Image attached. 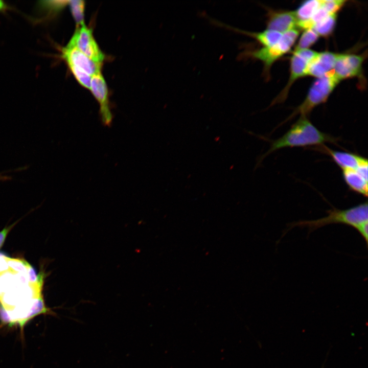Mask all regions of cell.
<instances>
[{
    "instance_id": "obj_1",
    "label": "cell",
    "mask_w": 368,
    "mask_h": 368,
    "mask_svg": "<svg viewBox=\"0 0 368 368\" xmlns=\"http://www.w3.org/2000/svg\"><path fill=\"white\" fill-rule=\"evenodd\" d=\"M43 277L26 261L0 254V319L23 328L35 316L50 313L41 294Z\"/></svg>"
},
{
    "instance_id": "obj_2",
    "label": "cell",
    "mask_w": 368,
    "mask_h": 368,
    "mask_svg": "<svg viewBox=\"0 0 368 368\" xmlns=\"http://www.w3.org/2000/svg\"><path fill=\"white\" fill-rule=\"evenodd\" d=\"M368 204L367 201L345 210L335 208L327 211L328 215L314 220H301L290 223L288 230L294 227H307L309 233L327 225L344 224L357 229L367 245Z\"/></svg>"
},
{
    "instance_id": "obj_3",
    "label": "cell",
    "mask_w": 368,
    "mask_h": 368,
    "mask_svg": "<svg viewBox=\"0 0 368 368\" xmlns=\"http://www.w3.org/2000/svg\"><path fill=\"white\" fill-rule=\"evenodd\" d=\"M338 139L318 130L307 118L301 117L281 137L271 142L264 156L278 149L286 147L322 146L329 142L336 143Z\"/></svg>"
},
{
    "instance_id": "obj_4",
    "label": "cell",
    "mask_w": 368,
    "mask_h": 368,
    "mask_svg": "<svg viewBox=\"0 0 368 368\" xmlns=\"http://www.w3.org/2000/svg\"><path fill=\"white\" fill-rule=\"evenodd\" d=\"M298 34L297 29L289 30L282 34L280 40L273 46L254 50L244 48L239 54L238 58L240 60L251 58L262 61L264 64L265 74L267 75L272 64L290 50Z\"/></svg>"
},
{
    "instance_id": "obj_5",
    "label": "cell",
    "mask_w": 368,
    "mask_h": 368,
    "mask_svg": "<svg viewBox=\"0 0 368 368\" xmlns=\"http://www.w3.org/2000/svg\"><path fill=\"white\" fill-rule=\"evenodd\" d=\"M333 72L317 78L312 84L306 98L287 119L289 120L297 114L306 117L317 105L325 103L340 82Z\"/></svg>"
},
{
    "instance_id": "obj_6",
    "label": "cell",
    "mask_w": 368,
    "mask_h": 368,
    "mask_svg": "<svg viewBox=\"0 0 368 368\" xmlns=\"http://www.w3.org/2000/svg\"><path fill=\"white\" fill-rule=\"evenodd\" d=\"M317 52L310 49L293 51L290 59V76L286 86L272 102L271 105L283 102L287 98L292 84L298 78L306 76L309 62L317 55Z\"/></svg>"
},
{
    "instance_id": "obj_7",
    "label": "cell",
    "mask_w": 368,
    "mask_h": 368,
    "mask_svg": "<svg viewBox=\"0 0 368 368\" xmlns=\"http://www.w3.org/2000/svg\"><path fill=\"white\" fill-rule=\"evenodd\" d=\"M68 44L76 47L95 62L102 64L104 60V54L96 41L92 30L85 24L77 29Z\"/></svg>"
},
{
    "instance_id": "obj_8",
    "label": "cell",
    "mask_w": 368,
    "mask_h": 368,
    "mask_svg": "<svg viewBox=\"0 0 368 368\" xmlns=\"http://www.w3.org/2000/svg\"><path fill=\"white\" fill-rule=\"evenodd\" d=\"M100 105V114L102 124L110 127L113 119L108 99V88L101 73L91 76L90 89Z\"/></svg>"
},
{
    "instance_id": "obj_9",
    "label": "cell",
    "mask_w": 368,
    "mask_h": 368,
    "mask_svg": "<svg viewBox=\"0 0 368 368\" xmlns=\"http://www.w3.org/2000/svg\"><path fill=\"white\" fill-rule=\"evenodd\" d=\"M364 56L354 54H338L333 71L340 80L359 77L362 73Z\"/></svg>"
},
{
    "instance_id": "obj_10",
    "label": "cell",
    "mask_w": 368,
    "mask_h": 368,
    "mask_svg": "<svg viewBox=\"0 0 368 368\" xmlns=\"http://www.w3.org/2000/svg\"><path fill=\"white\" fill-rule=\"evenodd\" d=\"M61 53L67 65L82 70L90 76L101 73L102 64L95 62L76 47L67 44L62 49Z\"/></svg>"
},
{
    "instance_id": "obj_11",
    "label": "cell",
    "mask_w": 368,
    "mask_h": 368,
    "mask_svg": "<svg viewBox=\"0 0 368 368\" xmlns=\"http://www.w3.org/2000/svg\"><path fill=\"white\" fill-rule=\"evenodd\" d=\"M338 55L328 51L318 53L308 64L306 76L318 78L331 72L334 69Z\"/></svg>"
},
{
    "instance_id": "obj_12",
    "label": "cell",
    "mask_w": 368,
    "mask_h": 368,
    "mask_svg": "<svg viewBox=\"0 0 368 368\" xmlns=\"http://www.w3.org/2000/svg\"><path fill=\"white\" fill-rule=\"evenodd\" d=\"M363 165L356 169L342 170V177L348 187L352 191L365 197L367 196V166Z\"/></svg>"
},
{
    "instance_id": "obj_13",
    "label": "cell",
    "mask_w": 368,
    "mask_h": 368,
    "mask_svg": "<svg viewBox=\"0 0 368 368\" xmlns=\"http://www.w3.org/2000/svg\"><path fill=\"white\" fill-rule=\"evenodd\" d=\"M297 22L294 11H269L267 29L284 33L291 30L297 29Z\"/></svg>"
},
{
    "instance_id": "obj_14",
    "label": "cell",
    "mask_w": 368,
    "mask_h": 368,
    "mask_svg": "<svg viewBox=\"0 0 368 368\" xmlns=\"http://www.w3.org/2000/svg\"><path fill=\"white\" fill-rule=\"evenodd\" d=\"M320 150L330 155L342 170L356 169L368 164L367 158L361 156L353 153L333 150L324 145L320 146Z\"/></svg>"
},
{
    "instance_id": "obj_15",
    "label": "cell",
    "mask_w": 368,
    "mask_h": 368,
    "mask_svg": "<svg viewBox=\"0 0 368 368\" xmlns=\"http://www.w3.org/2000/svg\"><path fill=\"white\" fill-rule=\"evenodd\" d=\"M321 0H310L303 2L294 11L297 21L310 19L320 8Z\"/></svg>"
},
{
    "instance_id": "obj_16",
    "label": "cell",
    "mask_w": 368,
    "mask_h": 368,
    "mask_svg": "<svg viewBox=\"0 0 368 368\" xmlns=\"http://www.w3.org/2000/svg\"><path fill=\"white\" fill-rule=\"evenodd\" d=\"M336 14L328 15L326 17L315 24L312 29L319 36L326 37L333 31L336 22Z\"/></svg>"
},
{
    "instance_id": "obj_17",
    "label": "cell",
    "mask_w": 368,
    "mask_h": 368,
    "mask_svg": "<svg viewBox=\"0 0 368 368\" xmlns=\"http://www.w3.org/2000/svg\"><path fill=\"white\" fill-rule=\"evenodd\" d=\"M318 37L319 35L313 29L305 30L295 47L294 51L308 49L318 40Z\"/></svg>"
},
{
    "instance_id": "obj_18",
    "label": "cell",
    "mask_w": 368,
    "mask_h": 368,
    "mask_svg": "<svg viewBox=\"0 0 368 368\" xmlns=\"http://www.w3.org/2000/svg\"><path fill=\"white\" fill-rule=\"evenodd\" d=\"M71 13L77 25H84L85 2L83 1H70L68 2Z\"/></svg>"
},
{
    "instance_id": "obj_19",
    "label": "cell",
    "mask_w": 368,
    "mask_h": 368,
    "mask_svg": "<svg viewBox=\"0 0 368 368\" xmlns=\"http://www.w3.org/2000/svg\"><path fill=\"white\" fill-rule=\"evenodd\" d=\"M68 66L77 81L85 88L90 89L91 77L76 67L72 65Z\"/></svg>"
},
{
    "instance_id": "obj_20",
    "label": "cell",
    "mask_w": 368,
    "mask_h": 368,
    "mask_svg": "<svg viewBox=\"0 0 368 368\" xmlns=\"http://www.w3.org/2000/svg\"><path fill=\"white\" fill-rule=\"evenodd\" d=\"M69 1H41L39 4L40 8L44 11L47 10L49 14H54L61 11L68 4Z\"/></svg>"
},
{
    "instance_id": "obj_21",
    "label": "cell",
    "mask_w": 368,
    "mask_h": 368,
    "mask_svg": "<svg viewBox=\"0 0 368 368\" xmlns=\"http://www.w3.org/2000/svg\"><path fill=\"white\" fill-rule=\"evenodd\" d=\"M346 2L343 0H321L320 7L329 14H336Z\"/></svg>"
},
{
    "instance_id": "obj_22",
    "label": "cell",
    "mask_w": 368,
    "mask_h": 368,
    "mask_svg": "<svg viewBox=\"0 0 368 368\" xmlns=\"http://www.w3.org/2000/svg\"><path fill=\"white\" fill-rule=\"evenodd\" d=\"M12 227V225H11L9 227H5L2 231H0V248L3 246L6 237Z\"/></svg>"
},
{
    "instance_id": "obj_23",
    "label": "cell",
    "mask_w": 368,
    "mask_h": 368,
    "mask_svg": "<svg viewBox=\"0 0 368 368\" xmlns=\"http://www.w3.org/2000/svg\"><path fill=\"white\" fill-rule=\"evenodd\" d=\"M7 9V5L6 4L0 0V11H3Z\"/></svg>"
},
{
    "instance_id": "obj_24",
    "label": "cell",
    "mask_w": 368,
    "mask_h": 368,
    "mask_svg": "<svg viewBox=\"0 0 368 368\" xmlns=\"http://www.w3.org/2000/svg\"><path fill=\"white\" fill-rule=\"evenodd\" d=\"M10 178L6 175H3L0 174V181L1 180H6L9 179Z\"/></svg>"
}]
</instances>
